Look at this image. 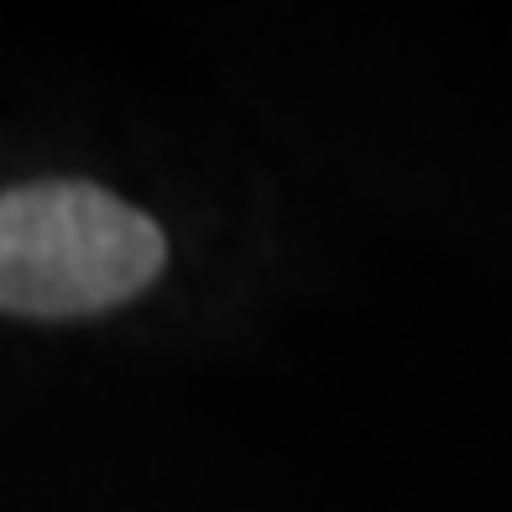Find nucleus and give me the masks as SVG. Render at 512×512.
I'll use <instances>...</instances> for the list:
<instances>
[{
    "instance_id": "obj_1",
    "label": "nucleus",
    "mask_w": 512,
    "mask_h": 512,
    "mask_svg": "<svg viewBox=\"0 0 512 512\" xmlns=\"http://www.w3.org/2000/svg\"><path fill=\"white\" fill-rule=\"evenodd\" d=\"M157 220L95 183H27L0 194V309L63 319L142 293L162 272Z\"/></svg>"
}]
</instances>
